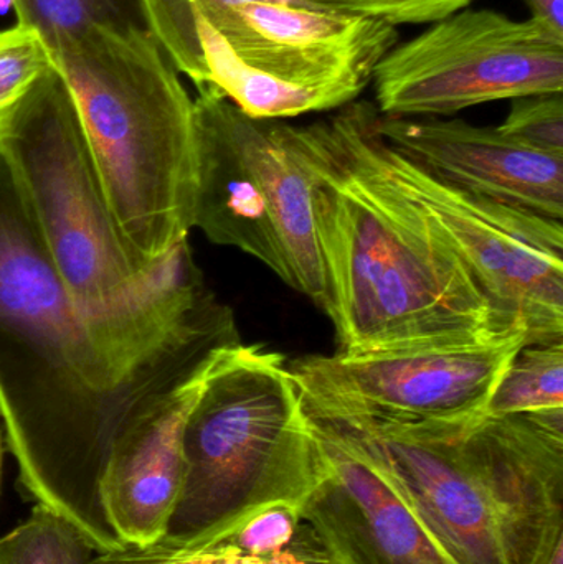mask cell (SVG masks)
Returning a JSON list of instances; mask_svg holds the SVG:
<instances>
[{"label": "cell", "mask_w": 563, "mask_h": 564, "mask_svg": "<svg viewBox=\"0 0 563 564\" xmlns=\"http://www.w3.org/2000/svg\"><path fill=\"white\" fill-rule=\"evenodd\" d=\"M310 417L376 467L456 564H548L563 542V410Z\"/></svg>", "instance_id": "277c9868"}, {"label": "cell", "mask_w": 563, "mask_h": 564, "mask_svg": "<svg viewBox=\"0 0 563 564\" xmlns=\"http://www.w3.org/2000/svg\"><path fill=\"white\" fill-rule=\"evenodd\" d=\"M194 112V228L261 261L324 311L313 181L293 126L250 118L208 88L198 89Z\"/></svg>", "instance_id": "ba28073f"}, {"label": "cell", "mask_w": 563, "mask_h": 564, "mask_svg": "<svg viewBox=\"0 0 563 564\" xmlns=\"http://www.w3.org/2000/svg\"><path fill=\"white\" fill-rule=\"evenodd\" d=\"M377 129L387 144L440 181L562 221L563 155L462 119L389 118L379 112Z\"/></svg>", "instance_id": "5bb4252c"}, {"label": "cell", "mask_w": 563, "mask_h": 564, "mask_svg": "<svg viewBox=\"0 0 563 564\" xmlns=\"http://www.w3.org/2000/svg\"><path fill=\"white\" fill-rule=\"evenodd\" d=\"M563 410V340L524 345L499 378L486 414L552 413Z\"/></svg>", "instance_id": "2e32d148"}, {"label": "cell", "mask_w": 563, "mask_h": 564, "mask_svg": "<svg viewBox=\"0 0 563 564\" xmlns=\"http://www.w3.org/2000/svg\"><path fill=\"white\" fill-rule=\"evenodd\" d=\"M548 564H563V542L554 550V553H552L551 560H549Z\"/></svg>", "instance_id": "7402d4cb"}, {"label": "cell", "mask_w": 563, "mask_h": 564, "mask_svg": "<svg viewBox=\"0 0 563 564\" xmlns=\"http://www.w3.org/2000/svg\"><path fill=\"white\" fill-rule=\"evenodd\" d=\"M17 25L33 30L50 55L89 30L151 32L144 0H10Z\"/></svg>", "instance_id": "9a60e30c"}, {"label": "cell", "mask_w": 563, "mask_h": 564, "mask_svg": "<svg viewBox=\"0 0 563 564\" xmlns=\"http://www.w3.org/2000/svg\"><path fill=\"white\" fill-rule=\"evenodd\" d=\"M373 108L354 101L324 121L293 126L313 181L324 312L337 351L524 334L502 324L435 221L377 164L367 142Z\"/></svg>", "instance_id": "3957f363"}, {"label": "cell", "mask_w": 563, "mask_h": 564, "mask_svg": "<svg viewBox=\"0 0 563 564\" xmlns=\"http://www.w3.org/2000/svg\"><path fill=\"white\" fill-rule=\"evenodd\" d=\"M307 525V523H306ZM93 564H337L331 558L313 530L288 552L277 556L248 555L215 543L171 545L158 542L148 546H124L115 552L96 553Z\"/></svg>", "instance_id": "e0dca14e"}, {"label": "cell", "mask_w": 563, "mask_h": 564, "mask_svg": "<svg viewBox=\"0 0 563 564\" xmlns=\"http://www.w3.org/2000/svg\"><path fill=\"white\" fill-rule=\"evenodd\" d=\"M30 217L93 344L124 388L240 345L234 311L207 288L185 243L148 267L122 238L78 111L55 65L0 132Z\"/></svg>", "instance_id": "6da1fadb"}, {"label": "cell", "mask_w": 563, "mask_h": 564, "mask_svg": "<svg viewBox=\"0 0 563 564\" xmlns=\"http://www.w3.org/2000/svg\"><path fill=\"white\" fill-rule=\"evenodd\" d=\"M112 218L136 257L167 263L194 228V99L152 32L89 30L59 46Z\"/></svg>", "instance_id": "5b68a950"}, {"label": "cell", "mask_w": 563, "mask_h": 564, "mask_svg": "<svg viewBox=\"0 0 563 564\" xmlns=\"http://www.w3.org/2000/svg\"><path fill=\"white\" fill-rule=\"evenodd\" d=\"M165 383L115 380L0 155V420L22 489L96 553L124 549L101 496L116 437L136 403Z\"/></svg>", "instance_id": "7a4b0ae2"}, {"label": "cell", "mask_w": 563, "mask_h": 564, "mask_svg": "<svg viewBox=\"0 0 563 564\" xmlns=\"http://www.w3.org/2000/svg\"><path fill=\"white\" fill-rule=\"evenodd\" d=\"M313 427L320 459L303 520L334 562L456 564L376 467L329 431Z\"/></svg>", "instance_id": "7c38bea8"}, {"label": "cell", "mask_w": 563, "mask_h": 564, "mask_svg": "<svg viewBox=\"0 0 563 564\" xmlns=\"http://www.w3.org/2000/svg\"><path fill=\"white\" fill-rule=\"evenodd\" d=\"M184 480L161 542L185 545L281 490L310 486L320 443L286 358L228 351L185 421Z\"/></svg>", "instance_id": "52a82bcc"}, {"label": "cell", "mask_w": 563, "mask_h": 564, "mask_svg": "<svg viewBox=\"0 0 563 564\" xmlns=\"http://www.w3.org/2000/svg\"><path fill=\"white\" fill-rule=\"evenodd\" d=\"M0 460H2V440H0Z\"/></svg>", "instance_id": "603a6c76"}, {"label": "cell", "mask_w": 563, "mask_h": 564, "mask_svg": "<svg viewBox=\"0 0 563 564\" xmlns=\"http://www.w3.org/2000/svg\"><path fill=\"white\" fill-rule=\"evenodd\" d=\"M52 66V55L33 30H0V132Z\"/></svg>", "instance_id": "d6986e66"}, {"label": "cell", "mask_w": 563, "mask_h": 564, "mask_svg": "<svg viewBox=\"0 0 563 564\" xmlns=\"http://www.w3.org/2000/svg\"><path fill=\"white\" fill-rule=\"evenodd\" d=\"M524 345L528 337L518 332L472 344L310 355L288 368L310 416L429 423L485 413Z\"/></svg>", "instance_id": "8fae6325"}, {"label": "cell", "mask_w": 563, "mask_h": 564, "mask_svg": "<svg viewBox=\"0 0 563 564\" xmlns=\"http://www.w3.org/2000/svg\"><path fill=\"white\" fill-rule=\"evenodd\" d=\"M337 15L376 20L389 25H420L445 19L472 6L473 0H301Z\"/></svg>", "instance_id": "44dd1931"}, {"label": "cell", "mask_w": 563, "mask_h": 564, "mask_svg": "<svg viewBox=\"0 0 563 564\" xmlns=\"http://www.w3.org/2000/svg\"><path fill=\"white\" fill-rule=\"evenodd\" d=\"M397 43L373 72L377 111L435 118L486 102L563 93V35L541 20L462 9Z\"/></svg>", "instance_id": "30bf717a"}, {"label": "cell", "mask_w": 563, "mask_h": 564, "mask_svg": "<svg viewBox=\"0 0 563 564\" xmlns=\"http://www.w3.org/2000/svg\"><path fill=\"white\" fill-rule=\"evenodd\" d=\"M367 122L382 171L445 235L506 327L531 344L563 340V224L459 191L400 154Z\"/></svg>", "instance_id": "9c48e42d"}, {"label": "cell", "mask_w": 563, "mask_h": 564, "mask_svg": "<svg viewBox=\"0 0 563 564\" xmlns=\"http://www.w3.org/2000/svg\"><path fill=\"white\" fill-rule=\"evenodd\" d=\"M93 553L91 543L72 522L42 503L0 539V564H93Z\"/></svg>", "instance_id": "ac0fdd59"}, {"label": "cell", "mask_w": 563, "mask_h": 564, "mask_svg": "<svg viewBox=\"0 0 563 564\" xmlns=\"http://www.w3.org/2000/svg\"><path fill=\"white\" fill-rule=\"evenodd\" d=\"M498 128L529 148L563 155V93L511 99V111Z\"/></svg>", "instance_id": "ffe728a7"}, {"label": "cell", "mask_w": 563, "mask_h": 564, "mask_svg": "<svg viewBox=\"0 0 563 564\" xmlns=\"http://www.w3.org/2000/svg\"><path fill=\"white\" fill-rule=\"evenodd\" d=\"M178 73L253 119L297 118L356 101L399 29L301 0H144Z\"/></svg>", "instance_id": "8992f818"}, {"label": "cell", "mask_w": 563, "mask_h": 564, "mask_svg": "<svg viewBox=\"0 0 563 564\" xmlns=\"http://www.w3.org/2000/svg\"><path fill=\"white\" fill-rule=\"evenodd\" d=\"M231 348L215 351L184 380L149 391L116 437L101 496L109 523L124 546H148L164 539L184 480L185 421Z\"/></svg>", "instance_id": "4fadbf2b"}]
</instances>
